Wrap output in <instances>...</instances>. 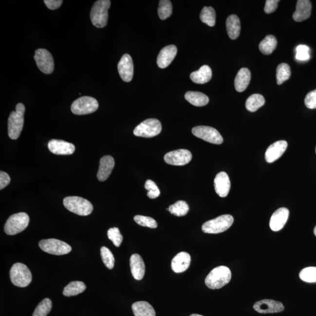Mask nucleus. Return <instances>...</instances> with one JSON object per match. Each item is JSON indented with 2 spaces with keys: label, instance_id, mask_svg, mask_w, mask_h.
I'll use <instances>...</instances> for the list:
<instances>
[{
  "label": "nucleus",
  "instance_id": "8",
  "mask_svg": "<svg viewBox=\"0 0 316 316\" xmlns=\"http://www.w3.org/2000/svg\"><path fill=\"white\" fill-rule=\"evenodd\" d=\"M161 131V122L157 119L150 118L142 122L136 127L134 134L137 137L152 138L160 134Z\"/></svg>",
  "mask_w": 316,
  "mask_h": 316
},
{
  "label": "nucleus",
  "instance_id": "32",
  "mask_svg": "<svg viewBox=\"0 0 316 316\" xmlns=\"http://www.w3.org/2000/svg\"><path fill=\"white\" fill-rule=\"evenodd\" d=\"M277 40L276 37L272 35L266 36L261 42H260L259 48L263 54L269 55L272 53L276 49Z\"/></svg>",
  "mask_w": 316,
  "mask_h": 316
},
{
  "label": "nucleus",
  "instance_id": "41",
  "mask_svg": "<svg viewBox=\"0 0 316 316\" xmlns=\"http://www.w3.org/2000/svg\"><path fill=\"white\" fill-rule=\"evenodd\" d=\"M145 188L148 190L147 196L149 199H154L158 198L161 192L157 185L151 180H147L145 184Z\"/></svg>",
  "mask_w": 316,
  "mask_h": 316
},
{
  "label": "nucleus",
  "instance_id": "39",
  "mask_svg": "<svg viewBox=\"0 0 316 316\" xmlns=\"http://www.w3.org/2000/svg\"><path fill=\"white\" fill-rule=\"evenodd\" d=\"M299 277L304 282L316 283V267L310 266L304 268L300 271Z\"/></svg>",
  "mask_w": 316,
  "mask_h": 316
},
{
  "label": "nucleus",
  "instance_id": "19",
  "mask_svg": "<svg viewBox=\"0 0 316 316\" xmlns=\"http://www.w3.org/2000/svg\"><path fill=\"white\" fill-rule=\"evenodd\" d=\"M177 52L178 49L176 46L173 45L165 46L162 49L157 57L158 67L161 69L167 68L175 59Z\"/></svg>",
  "mask_w": 316,
  "mask_h": 316
},
{
  "label": "nucleus",
  "instance_id": "42",
  "mask_svg": "<svg viewBox=\"0 0 316 316\" xmlns=\"http://www.w3.org/2000/svg\"><path fill=\"white\" fill-rule=\"evenodd\" d=\"M109 239L112 241L114 245L119 247L123 242V237L120 233V230L117 227L110 228L107 232Z\"/></svg>",
  "mask_w": 316,
  "mask_h": 316
},
{
  "label": "nucleus",
  "instance_id": "25",
  "mask_svg": "<svg viewBox=\"0 0 316 316\" xmlns=\"http://www.w3.org/2000/svg\"><path fill=\"white\" fill-rule=\"evenodd\" d=\"M251 72L248 68H242L238 72L234 80L235 88L237 92L245 91L250 82Z\"/></svg>",
  "mask_w": 316,
  "mask_h": 316
},
{
  "label": "nucleus",
  "instance_id": "40",
  "mask_svg": "<svg viewBox=\"0 0 316 316\" xmlns=\"http://www.w3.org/2000/svg\"><path fill=\"white\" fill-rule=\"evenodd\" d=\"M134 219L138 224L143 226V227L150 228H156L158 227L157 222L151 217L137 215L134 217Z\"/></svg>",
  "mask_w": 316,
  "mask_h": 316
},
{
  "label": "nucleus",
  "instance_id": "29",
  "mask_svg": "<svg viewBox=\"0 0 316 316\" xmlns=\"http://www.w3.org/2000/svg\"><path fill=\"white\" fill-rule=\"evenodd\" d=\"M185 98L188 103L196 107L204 106L209 102V98L201 92H187Z\"/></svg>",
  "mask_w": 316,
  "mask_h": 316
},
{
  "label": "nucleus",
  "instance_id": "11",
  "mask_svg": "<svg viewBox=\"0 0 316 316\" xmlns=\"http://www.w3.org/2000/svg\"><path fill=\"white\" fill-rule=\"evenodd\" d=\"M192 134L195 137L213 144L220 145L223 143V138L220 132L213 127L198 126L194 127Z\"/></svg>",
  "mask_w": 316,
  "mask_h": 316
},
{
  "label": "nucleus",
  "instance_id": "23",
  "mask_svg": "<svg viewBox=\"0 0 316 316\" xmlns=\"http://www.w3.org/2000/svg\"><path fill=\"white\" fill-rule=\"evenodd\" d=\"M191 262L189 254L186 252H179L173 258L171 263V267L176 273H182L187 270Z\"/></svg>",
  "mask_w": 316,
  "mask_h": 316
},
{
  "label": "nucleus",
  "instance_id": "22",
  "mask_svg": "<svg viewBox=\"0 0 316 316\" xmlns=\"http://www.w3.org/2000/svg\"><path fill=\"white\" fill-rule=\"evenodd\" d=\"M312 5L309 0H298L297 8L293 14V19L297 22H302L308 19L311 15Z\"/></svg>",
  "mask_w": 316,
  "mask_h": 316
},
{
  "label": "nucleus",
  "instance_id": "34",
  "mask_svg": "<svg viewBox=\"0 0 316 316\" xmlns=\"http://www.w3.org/2000/svg\"><path fill=\"white\" fill-rule=\"evenodd\" d=\"M291 75V68L287 63H280L277 69V79L278 85L288 80Z\"/></svg>",
  "mask_w": 316,
  "mask_h": 316
},
{
  "label": "nucleus",
  "instance_id": "45",
  "mask_svg": "<svg viewBox=\"0 0 316 316\" xmlns=\"http://www.w3.org/2000/svg\"><path fill=\"white\" fill-rule=\"evenodd\" d=\"M279 0H267L265 2L264 8L265 12L266 14H271L276 11L278 8Z\"/></svg>",
  "mask_w": 316,
  "mask_h": 316
},
{
  "label": "nucleus",
  "instance_id": "15",
  "mask_svg": "<svg viewBox=\"0 0 316 316\" xmlns=\"http://www.w3.org/2000/svg\"><path fill=\"white\" fill-rule=\"evenodd\" d=\"M253 307L256 311L262 314L279 313L285 309L283 304L280 301L271 299H263L257 301L254 304Z\"/></svg>",
  "mask_w": 316,
  "mask_h": 316
},
{
  "label": "nucleus",
  "instance_id": "7",
  "mask_svg": "<svg viewBox=\"0 0 316 316\" xmlns=\"http://www.w3.org/2000/svg\"><path fill=\"white\" fill-rule=\"evenodd\" d=\"M30 217L25 213L13 214L8 219L4 225L5 233L14 236L24 231L28 226Z\"/></svg>",
  "mask_w": 316,
  "mask_h": 316
},
{
  "label": "nucleus",
  "instance_id": "6",
  "mask_svg": "<svg viewBox=\"0 0 316 316\" xmlns=\"http://www.w3.org/2000/svg\"><path fill=\"white\" fill-rule=\"evenodd\" d=\"M10 279L13 285L25 288L32 281V274L27 266L21 263L14 264L10 270Z\"/></svg>",
  "mask_w": 316,
  "mask_h": 316
},
{
  "label": "nucleus",
  "instance_id": "24",
  "mask_svg": "<svg viewBox=\"0 0 316 316\" xmlns=\"http://www.w3.org/2000/svg\"><path fill=\"white\" fill-rule=\"evenodd\" d=\"M130 268L134 279L140 280L144 277L146 266L143 259L140 255L135 254L130 258Z\"/></svg>",
  "mask_w": 316,
  "mask_h": 316
},
{
  "label": "nucleus",
  "instance_id": "12",
  "mask_svg": "<svg viewBox=\"0 0 316 316\" xmlns=\"http://www.w3.org/2000/svg\"><path fill=\"white\" fill-rule=\"evenodd\" d=\"M34 59L37 68L45 74H51L54 71V58L50 52L45 49H38L36 51Z\"/></svg>",
  "mask_w": 316,
  "mask_h": 316
},
{
  "label": "nucleus",
  "instance_id": "18",
  "mask_svg": "<svg viewBox=\"0 0 316 316\" xmlns=\"http://www.w3.org/2000/svg\"><path fill=\"white\" fill-rule=\"evenodd\" d=\"M288 147L286 141H278L271 145L265 152V160L268 163H272L278 160L285 152Z\"/></svg>",
  "mask_w": 316,
  "mask_h": 316
},
{
  "label": "nucleus",
  "instance_id": "47",
  "mask_svg": "<svg viewBox=\"0 0 316 316\" xmlns=\"http://www.w3.org/2000/svg\"><path fill=\"white\" fill-rule=\"evenodd\" d=\"M45 4L49 9L54 10L59 8L63 3L62 0H45Z\"/></svg>",
  "mask_w": 316,
  "mask_h": 316
},
{
  "label": "nucleus",
  "instance_id": "44",
  "mask_svg": "<svg viewBox=\"0 0 316 316\" xmlns=\"http://www.w3.org/2000/svg\"><path fill=\"white\" fill-rule=\"evenodd\" d=\"M304 104L309 109H316V89L311 91L306 95Z\"/></svg>",
  "mask_w": 316,
  "mask_h": 316
},
{
  "label": "nucleus",
  "instance_id": "36",
  "mask_svg": "<svg viewBox=\"0 0 316 316\" xmlns=\"http://www.w3.org/2000/svg\"><path fill=\"white\" fill-rule=\"evenodd\" d=\"M172 14V5L169 0H161L159 1L158 15L162 20H165L170 17Z\"/></svg>",
  "mask_w": 316,
  "mask_h": 316
},
{
  "label": "nucleus",
  "instance_id": "4",
  "mask_svg": "<svg viewBox=\"0 0 316 316\" xmlns=\"http://www.w3.org/2000/svg\"><path fill=\"white\" fill-rule=\"evenodd\" d=\"M63 204L69 211L79 216H88L93 210L91 203L80 197H66L63 200Z\"/></svg>",
  "mask_w": 316,
  "mask_h": 316
},
{
  "label": "nucleus",
  "instance_id": "3",
  "mask_svg": "<svg viewBox=\"0 0 316 316\" xmlns=\"http://www.w3.org/2000/svg\"><path fill=\"white\" fill-rule=\"evenodd\" d=\"M111 5L109 0H99L94 2L91 12L92 24L97 28L105 27L108 21V10Z\"/></svg>",
  "mask_w": 316,
  "mask_h": 316
},
{
  "label": "nucleus",
  "instance_id": "33",
  "mask_svg": "<svg viewBox=\"0 0 316 316\" xmlns=\"http://www.w3.org/2000/svg\"><path fill=\"white\" fill-rule=\"evenodd\" d=\"M200 19L202 22L210 26L214 27L216 24V12L214 8L211 7H204L203 8Z\"/></svg>",
  "mask_w": 316,
  "mask_h": 316
},
{
  "label": "nucleus",
  "instance_id": "1",
  "mask_svg": "<svg viewBox=\"0 0 316 316\" xmlns=\"http://www.w3.org/2000/svg\"><path fill=\"white\" fill-rule=\"evenodd\" d=\"M231 279L230 269L220 266L213 269L205 278V283L211 289H219L227 285Z\"/></svg>",
  "mask_w": 316,
  "mask_h": 316
},
{
  "label": "nucleus",
  "instance_id": "10",
  "mask_svg": "<svg viewBox=\"0 0 316 316\" xmlns=\"http://www.w3.org/2000/svg\"><path fill=\"white\" fill-rule=\"evenodd\" d=\"M98 108V103L94 98L84 96L78 98L72 104L71 110L76 115H86L94 112Z\"/></svg>",
  "mask_w": 316,
  "mask_h": 316
},
{
  "label": "nucleus",
  "instance_id": "16",
  "mask_svg": "<svg viewBox=\"0 0 316 316\" xmlns=\"http://www.w3.org/2000/svg\"><path fill=\"white\" fill-rule=\"evenodd\" d=\"M48 146L49 150L56 155H72L75 151L73 144L63 140H52L49 142Z\"/></svg>",
  "mask_w": 316,
  "mask_h": 316
},
{
  "label": "nucleus",
  "instance_id": "9",
  "mask_svg": "<svg viewBox=\"0 0 316 316\" xmlns=\"http://www.w3.org/2000/svg\"><path fill=\"white\" fill-rule=\"evenodd\" d=\"M39 246L43 251L55 256L68 254L72 251V247L68 243L55 239L41 240Z\"/></svg>",
  "mask_w": 316,
  "mask_h": 316
},
{
  "label": "nucleus",
  "instance_id": "46",
  "mask_svg": "<svg viewBox=\"0 0 316 316\" xmlns=\"http://www.w3.org/2000/svg\"><path fill=\"white\" fill-rule=\"evenodd\" d=\"M11 179L9 175L7 173L1 171L0 172V189L7 186L10 184Z\"/></svg>",
  "mask_w": 316,
  "mask_h": 316
},
{
  "label": "nucleus",
  "instance_id": "21",
  "mask_svg": "<svg viewBox=\"0 0 316 316\" xmlns=\"http://www.w3.org/2000/svg\"><path fill=\"white\" fill-rule=\"evenodd\" d=\"M114 159L111 156H104L100 161L99 169L97 173L98 181L104 182L108 179L114 169Z\"/></svg>",
  "mask_w": 316,
  "mask_h": 316
},
{
  "label": "nucleus",
  "instance_id": "20",
  "mask_svg": "<svg viewBox=\"0 0 316 316\" xmlns=\"http://www.w3.org/2000/svg\"><path fill=\"white\" fill-rule=\"evenodd\" d=\"M231 184L227 173L221 172L217 174L214 179V188L217 195L225 198L230 192Z\"/></svg>",
  "mask_w": 316,
  "mask_h": 316
},
{
  "label": "nucleus",
  "instance_id": "27",
  "mask_svg": "<svg viewBox=\"0 0 316 316\" xmlns=\"http://www.w3.org/2000/svg\"><path fill=\"white\" fill-rule=\"evenodd\" d=\"M226 28L228 36L231 39H236L239 37L241 31V24L239 17L236 15H231L226 20Z\"/></svg>",
  "mask_w": 316,
  "mask_h": 316
},
{
  "label": "nucleus",
  "instance_id": "30",
  "mask_svg": "<svg viewBox=\"0 0 316 316\" xmlns=\"http://www.w3.org/2000/svg\"><path fill=\"white\" fill-rule=\"evenodd\" d=\"M86 286L81 281H74L69 283L63 289V294L65 297H70L76 296L85 291Z\"/></svg>",
  "mask_w": 316,
  "mask_h": 316
},
{
  "label": "nucleus",
  "instance_id": "17",
  "mask_svg": "<svg viewBox=\"0 0 316 316\" xmlns=\"http://www.w3.org/2000/svg\"><path fill=\"white\" fill-rule=\"evenodd\" d=\"M289 211L288 208H278L271 217L269 226L272 231H279L282 230L289 218Z\"/></svg>",
  "mask_w": 316,
  "mask_h": 316
},
{
  "label": "nucleus",
  "instance_id": "43",
  "mask_svg": "<svg viewBox=\"0 0 316 316\" xmlns=\"http://www.w3.org/2000/svg\"><path fill=\"white\" fill-rule=\"evenodd\" d=\"M310 49L308 46L304 45H300L296 49L297 55L296 59L298 60L304 61L310 59Z\"/></svg>",
  "mask_w": 316,
  "mask_h": 316
},
{
  "label": "nucleus",
  "instance_id": "49",
  "mask_svg": "<svg viewBox=\"0 0 316 316\" xmlns=\"http://www.w3.org/2000/svg\"><path fill=\"white\" fill-rule=\"evenodd\" d=\"M314 234H315V236H316V227H315V228L314 229Z\"/></svg>",
  "mask_w": 316,
  "mask_h": 316
},
{
  "label": "nucleus",
  "instance_id": "31",
  "mask_svg": "<svg viewBox=\"0 0 316 316\" xmlns=\"http://www.w3.org/2000/svg\"><path fill=\"white\" fill-rule=\"evenodd\" d=\"M265 103V98L262 95L260 94H252L246 101V109L249 112H256L260 107L264 105Z\"/></svg>",
  "mask_w": 316,
  "mask_h": 316
},
{
  "label": "nucleus",
  "instance_id": "14",
  "mask_svg": "<svg viewBox=\"0 0 316 316\" xmlns=\"http://www.w3.org/2000/svg\"><path fill=\"white\" fill-rule=\"evenodd\" d=\"M118 71L121 79L124 82H130L134 75V64L132 57L129 54H124L118 63Z\"/></svg>",
  "mask_w": 316,
  "mask_h": 316
},
{
  "label": "nucleus",
  "instance_id": "50",
  "mask_svg": "<svg viewBox=\"0 0 316 316\" xmlns=\"http://www.w3.org/2000/svg\"></svg>",
  "mask_w": 316,
  "mask_h": 316
},
{
  "label": "nucleus",
  "instance_id": "28",
  "mask_svg": "<svg viewBox=\"0 0 316 316\" xmlns=\"http://www.w3.org/2000/svg\"><path fill=\"white\" fill-rule=\"evenodd\" d=\"M132 312L135 316H155L154 309L147 301H137L132 305Z\"/></svg>",
  "mask_w": 316,
  "mask_h": 316
},
{
  "label": "nucleus",
  "instance_id": "2",
  "mask_svg": "<svg viewBox=\"0 0 316 316\" xmlns=\"http://www.w3.org/2000/svg\"><path fill=\"white\" fill-rule=\"evenodd\" d=\"M25 107L22 103L16 106V112H11L8 121V132L12 140H17L22 132L24 123Z\"/></svg>",
  "mask_w": 316,
  "mask_h": 316
},
{
  "label": "nucleus",
  "instance_id": "5",
  "mask_svg": "<svg viewBox=\"0 0 316 316\" xmlns=\"http://www.w3.org/2000/svg\"><path fill=\"white\" fill-rule=\"evenodd\" d=\"M233 223V216L230 214H224L204 223L202 225V231L207 234L221 233L227 230Z\"/></svg>",
  "mask_w": 316,
  "mask_h": 316
},
{
  "label": "nucleus",
  "instance_id": "26",
  "mask_svg": "<svg viewBox=\"0 0 316 316\" xmlns=\"http://www.w3.org/2000/svg\"><path fill=\"white\" fill-rule=\"evenodd\" d=\"M190 79L197 84L206 83L211 80L212 77V71L207 65L202 66L199 70L192 72L190 74Z\"/></svg>",
  "mask_w": 316,
  "mask_h": 316
},
{
  "label": "nucleus",
  "instance_id": "38",
  "mask_svg": "<svg viewBox=\"0 0 316 316\" xmlns=\"http://www.w3.org/2000/svg\"><path fill=\"white\" fill-rule=\"evenodd\" d=\"M101 259L107 268L112 269L115 263L114 257L112 252L106 246H102L100 249Z\"/></svg>",
  "mask_w": 316,
  "mask_h": 316
},
{
  "label": "nucleus",
  "instance_id": "48",
  "mask_svg": "<svg viewBox=\"0 0 316 316\" xmlns=\"http://www.w3.org/2000/svg\"><path fill=\"white\" fill-rule=\"evenodd\" d=\"M190 316H202L198 314H193L192 315H190Z\"/></svg>",
  "mask_w": 316,
  "mask_h": 316
},
{
  "label": "nucleus",
  "instance_id": "13",
  "mask_svg": "<svg viewBox=\"0 0 316 316\" xmlns=\"http://www.w3.org/2000/svg\"><path fill=\"white\" fill-rule=\"evenodd\" d=\"M192 159V153L185 149L173 150L167 153L164 156V161L167 164L175 166H184L189 163Z\"/></svg>",
  "mask_w": 316,
  "mask_h": 316
},
{
  "label": "nucleus",
  "instance_id": "37",
  "mask_svg": "<svg viewBox=\"0 0 316 316\" xmlns=\"http://www.w3.org/2000/svg\"><path fill=\"white\" fill-rule=\"evenodd\" d=\"M52 307V301L48 298H44L36 307L33 316H46L51 312Z\"/></svg>",
  "mask_w": 316,
  "mask_h": 316
},
{
  "label": "nucleus",
  "instance_id": "35",
  "mask_svg": "<svg viewBox=\"0 0 316 316\" xmlns=\"http://www.w3.org/2000/svg\"><path fill=\"white\" fill-rule=\"evenodd\" d=\"M168 210L173 215L181 217L186 215L189 210V207L186 202L179 201L176 202L175 204L170 205Z\"/></svg>",
  "mask_w": 316,
  "mask_h": 316
}]
</instances>
